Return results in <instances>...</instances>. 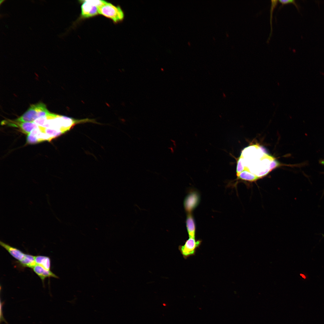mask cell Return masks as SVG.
<instances>
[{"instance_id":"obj_5","label":"cell","mask_w":324,"mask_h":324,"mask_svg":"<svg viewBox=\"0 0 324 324\" xmlns=\"http://www.w3.org/2000/svg\"><path fill=\"white\" fill-rule=\"evenodd\" d=\"M202 242L201 240L189 238L184 245L179 246L178 249L184 258L186 259L195 255L197 248H199Z\"/></svg>"},{"instance_id":"obj_7","label":"cell","mask_w":324,"mask_h":324,"mask_svg":"<svg viewBox=\"0 0 324 324\" xmlns=\"http://www.w3.org/2000/svg\"><path fill=\"white\" fill-rule=\"evenodd\" d=\"M199 197L196 193H192L186 197L184 202L185 209L188 213H191L199 202Z\"/></svg>"},{"instance_id":"obj_10","label":"cell","mask_w":324,"mask_h":324,"mask_svg":"<svg viewBox=\"0 0 324 324\" xmlns=\"http://www.w3.org/2000/svg\"><path fill=\"white\" fill-rule=\"evenodd\" d=\"M186 225L189 238H195V225L191 213H188Z\"/></svg>"},{"instance_id":"obj_1","label":"cell","mask_w":324,"mask_h":324,"mask_svg":"<svg viewBox=\"0 0 324 324\" xmlns=\"http://www.w3.org/2000/svg\"><path fill=\"white\" fill-rule=\"evenodd\" d=\"M278 164L272 157L263 152L259 146L244 148L237 160V175L245 181H255L266 175Z\"/></svg>"},{"instance_id":"obj_9","label":"cell","mask_w":324,"mask_h":324,"mask_svg":"<svg viewBox=\"0 0 324 324\" xmlns=\"http://www.w3.org/2000/svg\"><path fill=\"white\" fill-rule=\"evenodd\" d=\"M14 122L16 124H11L10 125L15 126L17 125L22 132L28 135L32 130L38 127L37 124L33 122H21L16 121V122Z\"/></svg>"},{"instance_id":"obj_2","label":"cell","mask_w":324,"mask_h":324,"mask_svg":"<svg viewBox=\"0 0 324 324\" xmlns=\"http://www.w3.org/2000/svg\"><path fill=\"white\" fill-rule=\"evenodd\" d=\"M49 113L45 105L40 103L32 105L16 121L21 122H33L36 119L45 116Z\"/></svg>"},{"instance_id":"obj_8","label":"cell","mask_w":324,"mask_h":324,"mask_svg":"<svg viewBox=\"0 0 324 324\" xmlns=\"http://www.w3.org/2000/svg\"><path fill=\"white\" fill-rule=\"evenodd\" d=\"M32 269L34 272L40 278L43 283L46 278H58L50 270H46L38 265H36Z\"/></svg>"},{"instance_id":"obj_17","label":"cell","mask_w":324,"mask_h":324,"mask_svg":"<svg viewBox=\"0 0 324 324\" xmlns=\"http://www.w3.org/2000/svg\"><path fill=\"white\" fill-rule=\"evenodd\" d=\"M301 275L302 276V277L303 278H305V276H304V275H303V274H301Z\"/></svg>"},{"instance_id":"obj_6","label":"cell","mask_w":324,"mask_h":324,"mask_svg":"<svg viewBox=\"0 0 324 324\" xmlns=\"http://www.w3.org/2000/svg\"><path fill=\"white\" fill-rule=\"evenodd\" d=\"M1 246L4 248L10 254L19 262L21 261L25 257L26 254L17 248L0 241Z\"/></svg>"},{"instance_id":"obj_12","label":"cell","mask_w":324,"mask_h":324,"mask_svg":"<svg viewBox=\"0 0 324 324\" xmlns=\"http://www.w3.org/2000/svg\"><path fill=\"white\" fill-rule=\"evenodd\" d=\"M19 263L21 266L24 267L32 268L36 265L35 261V256L26 254L23 259Z\"/></svg>"},{"instance_id":"obj_4","label":"cell","mask_w":324,"mask_h":324,"mask_svg":"<svg viewBox=\"0 0 324 324\" xmlns=\"http://www.w3.org/2000/svg\"><path fill=\"white\" fill-rule=\"evenodd\" d=\"M81 16L83 18L92 17L99 14V8L106 2L100 0L81 1Z\"/></svg>"},{"instance_id":"obj_14","label":"cell","mask_w":324,"mask_h":324,"mask_svg":"<svg viewBox=\"0 0 324 324\" xmlns=\"http://www.w3.org/2000/svg\"><path fill=\"white\" fill-rule=\"evenodd\" d=\"M278 2L281 4V5L279 7V9L281 8L284 5L289 3L293 4L296 7V8L298 10L299 7L296 1L294 0H280Z\"/></svg>"},{"instance_id":"obj_16","label":"cell","mask_w":324,"mask_h":324,"mask_svg":"<svg viewBox=\"0 0 324 324\" xmlns=\"http://www.w3.org/2000/svg\"><path fill=\"white\" fill-rule=\"evenodd\" d=\"M4 1V0H0V4H1Z\"/></svg>"},{"instance_id":"obj_15","label":"cell","mask_w":324,"mask_h":324,"mask_svg":"<svg viewBox=\"0 0 324 324\" xmlns=\"http://www.w3.org/2000/svg\"><path fill=\"white\" fill-rule=\"evenodd\" d=\"M319 163L322 165H324V159L320 160Z\"/></svg>"},{"instance_id":"obj_11","label":"cell","mask_w":324,"mask_h":324,"mask_svg":"<svg viewBox=\"0 0 324 324\" xmlns=\"http://www.w3.org/2000/svg\"><path fill=\"white\" fill-rule=\"evenodd\" d=\"M35 261L36 265L46 270H50L51 260L49 257L42 255L36 256H35Z\"/></svg>"},{"instance_id":"obj_3","label":"cell","mask_w":324,"mask_h":324,"mask_svg":"<svg viewBox=\"0 0 324 324\" xmlns=\"http://www.w3.org/2000/svg\"><path fill=\"white\" fill-rule=\"evenodd\" d=\"M99 14L110 19L115 22L122 20L124 17V13L119 7L107 2L99 8Z\"/></svg>"},{"instance_id":"obj_13","label":"cell","mask_w":324,"mask_h":324,"mask_svg":"<svg viewBox=\"0 0 324 324\" xmlns=\"http://www.w3.org/2000/svg\"><path fill=\"white\" fill-rule=\"evenodd\" d=\"M271 3L270 10V22L271 26V32L269 34V38L267 41V43H268L269 41L270 40V38L271 37L272 32V14L274 11V9L277 5L278 1V0H271Z\"/></svg>"}]
</instances>
